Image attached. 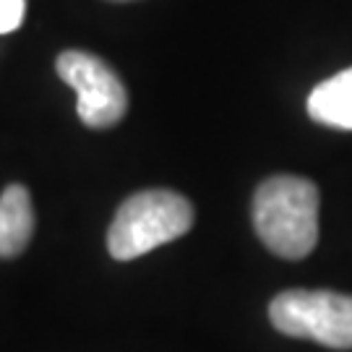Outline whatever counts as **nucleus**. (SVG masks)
Segmentation results:
<instances>
[{
	"instance_id": "nucleus-1",
	"label": "nucleus",
	"mask_w": 352,
	"mask_h": 352,
	"mask_svg": "<svg viewBox=\"0 0 352 352\" xmlns=\"http://www.w3.org/2000/svg\"><path fill=\"white\" fill-rule=\"evenodd\" d=\"M253 227L269 251L300 261L318 243V188L308 177H266L253 196Z\"/></svg>"
},
{
	"instance_id": "nucleus-2",
	"label": "nucleus",
	"mask_w": 352,
	"mask_h": 352,
	"mask_svg": "<svg viewBox=\"0 0 352 352\" xmlns=\"http://www.w3.org/2000/svg\"><path fill=\"white\" fill-rule=\"evenodd\" d=\"M193 227V206L175 190H139L118 206L107 230V251L115 261H133L173 243Z\"/></svg>"
},
{
	"instance_id": "nucleus-3",
	"label": "nucleus",
	"mask_w": 352,
	"mask_h": 352,
	"mask_svg": "<svg viewBox=\"0 0 352 352\" xmlns=\"http://www.w3.org/2000/svg\"><path fill=\"white\" fill-rule=\"evenodd\" d=\"M277 331L314 340L331 350H352V295L331 289H287L269 302Z\"/></svg>"
},
{
	"instance_id": "nucleus-4",
	"label": "nucleus",
	"mask_w": 352,
	"mask_h": 352,
	"mask_svg": "<svg viewBox=\"0 0 352 352\" xmlns=\"http://www.w3.org/2000/svg\"><path fill=\"white\" fill-rule=\"evenodd\" d=\"M58 76L76 91V113L89 128H113L128 110L126 84L102 58L87 50H65L55 60Z\"/></svg>"
},
{
	"instance_id": "nucleus-5",
	"label": "nucleus",
	"mask_w": 352,
	"mask_h": 352,
	"mask_svg": "<svg viewBox=\"0 0 352 352\" xmlns=\"http://www.w3.org/2000/svg\"><path fill=\"white\" fill-rule=\"evenodd\" d=\"M34 235V206L21 183H11L0 193V258L24 253Z\"/></svg>"
},
{
	"instance_id": "nucleus-6",
	"label": "nucleus",
	"mask_w": 352,
	"mask_h": 352,
	"mask_svg": "<svg viewBox=\"0 0 352 352\" xmlns=\"http://www.w3.org/2000/svg\"><path fill=\"white\" fill-rule=\"evenodd\" d=\"M308 115L329 128L352 131V68L321 81L308 94Z\"/></svg>"
},
{
	"instance_id": "nucleus-7",
	"label": "nucleus",
	"mask_w": 352,
	"mask_h": 352,
	"mask_svg": "<svg viewBox=\"0 0 352 352\" xmlns=\"http://www.w3.org/2000/svg\"><path fill=\"white\" fill-rule=\"evenodd\" d=\"M26 0H0V34H8L24 24Z\"/></svg>"
}]
</instances>
